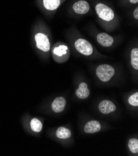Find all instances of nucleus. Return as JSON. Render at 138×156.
<instances>
[{"label": "nucleus", "mask_w": 138, "mask_h": 156, "mask_svg": "<svg viewBox=\"0 0 138 156\" xmlns=\"http://www.w3.org/2000/svg\"><path fill=\"white\" fill-rule=\"evenodd\" d=\"M56 135L59 139H66L71 137V133L68 128L65 127H59L56 131Z\"/></svg>", "instance_id": "ddd939ff"}, {"label": "nucleus", "mask_w": 138, "mask_h": 156, "mask_svg": "<svg viewBox=\"0 0 138 156\" xmlns=\"http://www.w3.org/2000/svg\"><path fill=\"white\" fill-rule=\"evenodd\" d=\"M101 129L100 124L97 121H90L88 122L84 126V131L87 133H96Z\"/></svg>", "instance_id": "9b49d317"}, {"label": "nucleus", "mask_w": 138, "mask_h": 156, "mask_svg": "<svg viewBox=\"0 0 138 156\" xmlns=\"http://www.w3.org/2000/svg\"><path fill=\"white\" fill-rule=\"evenodd\" d=\"M74 46L78 52L85 56H90L94 54V49L93 46L86 39L79 38L74 43Z\"/></svg>", "instance_id": "7ed1b4c3"}, {"label": "nucleus", "mask_w": 138, "mask_h": 156, "mask_svg": "<svg viewBox=\"0 0 138 156\" xmlns=\"http://www.w3.org/2000/svg\"><path fill=\"white\" fill-rule=\"evenodd\" d=\"M66 100L63 97H58L52 103V110L55 113H60L64 110L66 105Z\"/></svg>", "instance_id": "9d476101"}, {"label": "nucleus", "mask_w": 138, "mask_h": 156, "mask_svg": "<svg viewBox=\"0 0 138 156\" xmlns=\"http://www.w3.org/2000/svg\"><path fill=\"white\" fill-rule=\"evenodd\" d=\"M30 127L34 131L39 133L42 129V124L38 119L34 118L30 121Z\"/></svg>", "instance_id": "2eb2a0df"}, {"label": "nucleus", "mask_w": 138, "mask_h": 156, "mask_svg": "<svg viewBox=\"0 0 138 156\" xmlns=\"http://www.w3.org/2000/svg\"><path fill=\"white\" fill-rule=\"evenodd\" d=\"M131 64L133 68L138 70V49L133 48L131 51Z\"/></svg>", "instance_id": "4468645a"}, {"label": "nucleus", "mask_w": 138, "mask_h": 156, "mask_svg": "<svg viewBox=\"0 0 138 156\" xmlns=\"http://www.w3.org/2000/svg\"><path fill=\"white\" fill-rule=\"evenodd\" d=\"M128 147L131 152L137 154L138 152V140L136 139H131L128 142Z\"/></svg>", "instance_id": "dca6fc26"}, {"label": "nucleus", "mask_w": 138, "mask_h": 156, "mask_svg": "<svg viewBox=\"0 0 138 156\" xmlns=\"http://www.w3.org/2000/svg\"><path fill=\"white\" fill-rule=\"evenodd\" d=\"M119 4L121 6H137L138 0H119Z\"/></svg>", "instance_id": "a211bd4d"}, {"label": "nucleus", "mask_w": 138, "mask_h": 156, "mask_svg": "<svg viewBox=\"0 0 138 156\" xmlns=\"http://www.w3.org/2000/svg\"><path fill=\"white\" fill-rule=\"evenodd\" d=\"M128 102L130 105L133 106H138V92L134 93L133 95L129 97Z\"/></svg>", "instance_id": "f3484780"}, {"label": "nucleus", "mask_w": 138, "mask_h": 156, "mask_svg": "<svg viewBox=\"0 0 138 156\" xmlns=\"http://www.w3.org/2000/svg\"><path fill=\"white\" fill-rule=\"evenodd\" d=\"M94 6L96 14L100 21L107 24L115 22L116 14L109 5L103 2H97L94 3Z\"/></svg>", "instance_id": "f257e3e1"}, {"label": "nucleus", "mask_w": 138, "mask_h": 156, "mask_svg": "<svg viewBox=\"0 0 138 156\" xmlns=\"http://www.w3.org/2000/svg\"><path fill=\"white\" fill-rule=\"evenodd\" d=\"M67 0H41V5L45 10L52 12L56 10Z\"/></svg>", "instance_id": "0eeeda50"}, {"label": "nucleus", "mask_w": 138, "mask_h": 156, "mask_svg": "<svg viewBox=\"0 0 138 156\" xmlns=\"http://www.w3.org/2000/svg\"><path fill=\"white\" fill-rule=\"evenodd\" d=\"M96 72L100 80L103 82H106L113 76L115 70V69L110 65L102 64L97 67Z\"/></svg>", "instance_id": "20e7f679"}, {"label": "nucleus", "mask_w": 138, "mask_h": 156, "mask_svg": "<svg viewBox=\"0 0 138 156\" xmlns=\"http://www.w3.org/2000/svg\"><path fill=\"white\" fill-rule=\"evenodd\" d=\"M35 41L37 49L43 52H48L51 49V44L49 37L43 33H38L35 35Z\"/></svg>", "instance_id": "39448f33"}, {"label": "nucleus", "mask_w": 138, "mask_h": 156, "mask_svg": "<svg viewBox=\"0 0 138 156\" xmlns=\"http://www.w3.org/2000/svg\"><path fill=\"white\" fill-rule=\"evenodd\" d=\"M76 94L80 99L87 98L90 94V90L87 88V85L85 82L80 83L79 88L76 91Z\"/></svg>", "instance_id": "f8f14e48"}, {"label": "nucleus", "mask_w": 138, "mask_h": 156, "mask_svg": "<svg viewBox=\"0 0 138 156\" xmlns=\"http://www.w3.org/2000/svg\"><path fill=\"white\" fill-rule=\"evenodd\" d=\"M71 6L72 11L78 15L86 14L90 10V5L87 0H78Z\"/></svg>", "instance_id": "423d86ee"}, {"label": "nucleus", "mask_w": 138, "mask_h": 156, "mask_svg": "<svg viewBox=\"0 0 138 156\" xmlns=\"http://www.w3.org/2000/svg\"><path fill=\"white\" fill-rule=\"evenodd\" d=\"M53 58L55 61L62 63L66 61L69 57L68 47L64 44H58L55 45L53 49Z\"/></svg>", "instance_id": "f03ea898"}, {"label": "nucleus", "mask_w": 138, "mask_h": 156, "mask_svg": "<svg viewBox=\"0 0 138 156\" xmlns=\"http://www.w3.org/2000/svg\"><path fill=\"white\" fill-rule=\"evenodd\" d=\"M100 112L103 114H109L116 110V106L110 100H103L99 105Z\"/></svg>", "instance_id": "1a4fd4ad"}, {"label": "nucleus", "mask_w": 138, "mask_h": 156, "mask_svg": "<svg viewBox=\"0 0 138 156\" xmlns=\"http://www.w3.org/2000/svg\"><path fill=\"white\" fill-rule=\"evenodd\" d=\"M97 41L105 48H110L114 43V39L106 33H100L97 35Z\"/></svg>", "instance_id": "6e6552de"}, {"label": "nucleus", "mask_w": 138, "mask_h": 156, "mask_svg": "<svg viewBox=\"0 0 138 156\" xmlns=\"http://www.w3.org/2000/svg\"><path fill=\"white\" fill-rule=\"evenodd\" d=\"M133 18H134L135 20H136V21L138 20V6H137V5L136 6L135 8L133 10Z\"/></svg>", "instance_id": "6ab92c4d"}]
</instances>
